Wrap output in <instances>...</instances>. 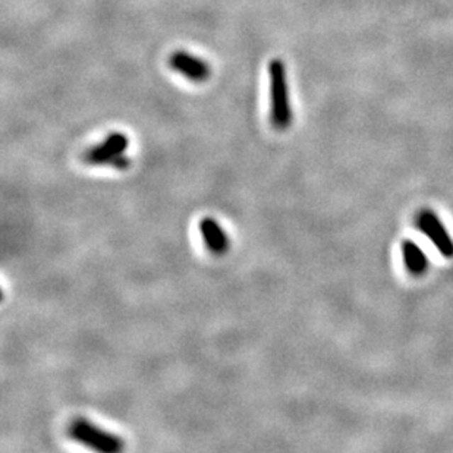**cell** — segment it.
Masks as SVG:
<instances>
[{"mask_svg":"<svg viewBox=\"0 0 453 453\" xmlns=\"http://www.w3.org/2000/svg\"><path fill=\"white\" fill-rule=\"evenodd\" d=\"M270 85V122L277 131H286L292 123V107L285 62L273 59L269 63Z\"/></svg>","mask_w":453,"mask_h":453,"instance_id":"1","label":"cell"},{"mask_svg":"<svg viewBox=\"0 0 453 453\" xmlns=\"http://www.w3.org/2000/svg\"><path fill=\"white\" fill-rule=\"evenodd\" d=\"M68 436L72 440L101 453H118L125 449L123 439L101 430L84 418H77L69 424Z\"/></svg>","mask_w":453,"mask_h":453,"instance_id":"2","label":"cell"},{"mask_svg":"<svg viewBox=\"0 0 453 453\" xmlns=\"http://www.w3.org/2000/svg\"><path fill=\"white\" fill-rule=\"evenodd\" d=\"M129 140L123 133H111L101 142L85 151L82 160L91 166H112L116 169H126L131 164L125 156Z\"/></svg>","mask_w":453,"mask_h":453,"instance_id":"3","label":"cell"},{"mask_svg":"<svg viewBox=\"0 0 453 453\" xmlns=\"http://www.w3.org/2000/svg\"><path fill=\"white\" fill-rule=\"evenodd\" d=\"M417 225L420 232L427 236V240L436 247V250L444 258L453 257V238L435 211L431 210L421 211L418 214Z\"/></svg>","mask_w":453,"mask_h":453,"instance_id":"4","label":"cell"},{"mask_svg":"<svg viewBox=\"0 0 453 453\" xmlns=\"http://www.w3.org/2000/svg\"><path fill=\"white\" fill-rule=\"evenodd\" d=\"M169 67L185 77L191 82H206L211 75L210 65L198 57L194 56L185 50H177L169 57Z\"/></svg>","mask_w":453,"mask_h":453,"instance_id":"5","label":"cell"},{"mask_svg":"<svg viewBox=\"0 0 453 453\" xmlns=\"http://www.w3.org/2000/svg\"><path fill=\"white\" fill-rule=\"evenodd\" d=\"M200 232L207 250L214 255H225L229 251L230 241L223 228L211 218H204L200 225Z\"/></svg>","mask_w":453,"mask_h":453,"instance_id":"6","label":"cell"},{"mask_svg":"<svg viewBox=\"0 0 453 453\" xmlns=\"http://www.w3.org/2000/svg\"><path fill=\"white\" fill-rule=\"evenodd\" d=\"M402 255L405 269L413 276H423L428 270V258L423 248L414 241L405 240L402 244Z\"/></svg>","mask_w":453,"mask_h":453,"instance_id":"7","label":"cell"}]
</instances>
